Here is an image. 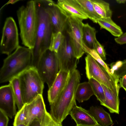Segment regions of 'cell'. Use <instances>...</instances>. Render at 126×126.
I'll return each mask as SVG.
<instances>
[{
  "label": "cell",
  "mask_w": 126,
  "mask_h": 126,
  "mask_svg": "<svg viewBox=\"0 0 126 126\" xmlns=\"http://www.w3.org/2000/svg\"><path fill=\"white\" fill-rule=\"evenodd\" d=\"M37 19V27L35 45L32 49V66L37 68L43 53L49 49L52 29L49 15L43 0H34Z\"/></svg>",
  "instance_id": "obj_1"
},
{
  "label": "cell",
  "mask_w": 126,
  "mask_h": 126,
  "mask_svg": "<svg viewBox=\"0 0 126 126\" xmlns=\"http://www.w3.org/2000/svg\"><path fill=\"white\" fill-rule=\"evenodd\" d=\"M81 76L76 69L70 73L68 83L61 93L50 105V114L57 122L62 123L76 105L75 94Z\"/></svg>",
  "instance_id": "obj_2"
},
{
  "label": "cell",
  "mask_w": 126,
  "mask_h": 126,
  "mask_svg": "<svg viewBox=\"0 0 126 126\" xmlns=\"http://www.w3.org/2000/svg\"><path fill=\"white\" fill-rule=\"evenodd\" d=\"M32 49L19 46L4 60L0 71V82L9 81L32 67Z\"/></svg>",
  "instance_id": "obj_3"
},
{
  "label": "cell",
  "mask_w": 126,
  "mask_h": 126,
  "mask_svg": "<svg viewBox=\"0 0 126 126\" xmlns=\"http://www.w3.org/2000/svg\"><path fill=\"white\" fill-rule=\"evenodd\" d=\"M17 15L22 44L32 49L35 45L37 27L34 0L29 1L25 6L20 7L17 11Z\"/></svg>",
  "instance_id": "obj_4"
},
{
  "label": "cell",
  "mask_w": 126,
  "mask_h": 126,
  "mask_svg": "<svg viewBox=\"0 0 126 126\" xmlns=\"http://www.w3.org/2000/svg\"><path fill=\"white\" fill-rule=\"evenodd\" d=\"M17 77L19 79L22 98L24 104L30 103L38 95H42L44 82L36 68L31 67Z\"/></svg>",
  "instance_id": "obj_5"
},
{
  "label": "cell",
  "mask_w": 126,
  "mask_h": 126,
  "mask_svg": "<svg viewBox=\"0 0 126 126\" xmlns=\"http://www.w3.org/2000/svg\"><path fill=\"white\" fill-rule=\"evenodd\" d=\"M87 77L96 80L111 90L120 87L119 78L115 74L110 73L90 55L88 54L85 58Z\"/></svg>",
  "instance_id": "obj_6"
},
{
  "label": "cell",
  "mask_w": 126,
  "mask_h": 126,
  "mask_svg": "<svg viewBox=\"0 0 126 126\" xmlns=\"http://www.w3.org/2000/svg\"><path fill=\"white\" fill-rule=\"evenodd\" d=\"M38 74L49 89L52 86L60 70L56 53L46 50L42 55L36 68Z\"/></svg>",
  "instance_id": "obj_7"
},
{
  "label": "cell",
  "mask_w": 126,
  "mask_h": 126,
  "mask_svg": "<svg viewBox=\"0 0 126 126\" xmlns=\"http://www.w3.org/2000/svg\"><path fill=\"white\" fill-rule=\"evenodd\" d=\"M83 20L74 17H68L66 31L75 55L79 60L85 52L83 48Z\"/></svg>",
  "instance_id": "obj_8"
},
{
  "label": "cell",
  "mask_w": 126,
  "mask_h": 126,
  "mask_svg": "<svg viewBox=\"0 0 126 126\" xmlns=\"http://www.w3.org/2000/svg\"><path fill=\"white\" fill-rule=\"evenodd\" d=\"M19 46L16 23L12 17H8L6 19L2 30L0 44L1 52L8 56Z\"/></svg>",
  "instance_id": "obj_9"
},
{
  "label": "cell",
  "mask_w": 126,
  "mask_h": 126,
  "mask_svg": "<svg viewBox=\"0 0 126 126\" xmlns=\"http://www.w3.org/2000/svg\"><path fill=\"white\" fill-rule=\"evenodd\" d=\"M60 70L70 73L76 69L78 59L76 56L67 34L56 53Z\"/></svg>",
  "instance_id": "obj_10"
},
{
  "label": "cell",
  "mask_w": 126,
  "mask_h": 126,
  "mask_svg": "<svg viewBox=\"0 0 126 126\" xmlns=\"http://www.w3.org/2000/svg\"><path fill=\"white\" fill-rule=\"evenodd\" d=\"M43 0L49 16L53 32H61L63 34L66 30L68 16L53 1Z\"/></svg>",
  "instance_id": "obj_11"
},
{
  "label": "cell",
  "mask_w": 126,
  "mask_h": 126,
  "mask_svg": "<svg viewBox=\"0 0 126 126\" xmlns=\"http://www.w3.org/2000/svg\"><path fill=\"white\" fill-rule=\"evenodd\" d=\"M16 102L11 85L2 86L0 88V110L12 118L16 114Z\"/></svg>",
  "instance_id": "obj_12"
},
{
  "label": "cell",
  "mask_w": 126,
  "mask_h": 126,
  "mask_svg": "<svg viewBox=\"0 0 126 126\" xmlns=\"http://www.w3.org/2000/svg\"><path fill=\"white\" fill-rule=\"evenodd\" d=\"M25 104L27 116L25 125L28 126L35 119H38L41 122L47 111L42 95H39L32 102Z\"/></svg>",
  "instance_id": "obj_13"
},
{
  "label": "cell",
  "mask_w": 126,
  "mask_h": 126,
  "mask_svg": "<svg viewBox=\"0 0 126 126\" xmlns=\"http://www.w3.org/2000/svg\"><path fill=\"white\" fill-rule=\"evenodd\" d=\"M70 72L60 70L52 86L48 91V99L50 105L61 93L66 86Z\"/></svg>",
  "instance_id": "obj_14"
},
{
  "label": "cell",
  "mask_w": 126,
  "mask_h": 126,
  "mask_svg": "<svg viewBox=\"0 0 126 126\" xmlns=\"http://www.w3.org/2000/svg\"><path fill=\"white\" fill-rule=\"evenodd\" d=\"M57 4L68 17H74L82 20L88 18L76 0H58Z\"/></svg>",
  "instance_id": "obj_15"
},
{
  "label": "cell",
  "mask_w": 126,
  "mask_h": 126,
  "mask_svg": "<svg viewBox=\"0 0 126 126\" xmlns=\"http://www.w3.org/2000/svg\"><path fill=\"white\" fill-rule=\"evenodd\" d=\"M69 114L77 125L95 126L98 123L88 110L81 107L74 106Z\"/></svg>",
  "instance_id": "obj_16"
},
{
  "label": "cell",
  "mask_w": 126,
  "mask_h": 126,
  "mask_svg": "<svg viewBox=\"0 0 126 126\" xmlns=\"http://www.w3.org/2000/svg\"><path fill=\"white\" fill-rule=\"evenodd\" d=\"M101 84L103 89L105 97V101L103 106L107 108L111 113L119 114L120 101L119 94L120 87L111 90L104 85Z\"/></svg>",
  "instance_id": "obj_17"
},
{
  "label": "cell",
  "mask_w": 126,
  "mask_h": 126,
  "mask_svg": "<svg viewBox=\"0 0 126 126\" xmlns=\"http://www.w3.org/2000/svg\"><path fill=\"white\" fill-rule=\"evenodd\" d=\"M89 111L98 123L102 126H109L113 122L110 114L100 106H92Z\"/></svg>",
  "instance_id": "obj_18"
},
{
  "label": "cell",
  "mask_w": 126,
  "mask_h": 126,
  "mask_svg": "<svg viewBox=\"0 0 126 126\" xmlns=\"http://www.w3.org/2000/svg\"><path fill=\"white\" fill-rule=\"evenodd\" d=\"M82 40L84 44L87 47L94 49L96 40V31L88 23L84 24L83 28Z\"/></svg>",
  "instance_id": "obj_19"
},
{
  "label": "cell",
  "mask_w": 126,
  "mask_h": 126,
  "mask_svg": "<svg viewBox=\"0 0 126 126\" xmlns=\"http://www.w3.org/2000/svg\"><path fill=\"white\" fill-rule=\"evenodd\" d=\"M94 95L92 87L89 81L79 83L76 91L75 98L79 103L88 100Z\"/></svg>",
  "instance_id": "obj_20"
},
{
  "label": "cell",
  "mask_w": 126,
  "mask_h": 126,
  "mask_svg": "<svg viewBox=\"0 0 126 126\" xmlns=\"http://www.w3.org/2000/svg\"><path fill=\"white\" fill-rule=\"evenodd\" d=\"M97 23L101 29H105L114 36L119 37L123 33L121 27L111 18H101L97 21Z\"/></svg>",
  "instance_id": "obj_21"
},
{
  "label": "cell",
  "mask_w": 126,
  "mask_h": 126,
  "mask_svg": "<svg viewBox=\"0 0 126 126\" xmlns=\"http://www.w3.org/2000/svg\"><path fill=\"white\" fill-rule=\"evenodd\" d=\"M83 11L88 17L94 23H97L101 18L95 10L91 0H76Z\"/></svg>",
  "instance_id": "obj_22"
},
{
  "label": "cell",
  "mask_w": 126,
  "mask_h": 126,
  "mask_svg": "<svg viewBox=\"0 0 126 126\" xmlns=\"http://www.w3.org/2000/svg\"><path fill=\"white\" fill-rule=\"evenodd\" d=\"M91 1L96 12L101 18H111L112 12L109 3L101 0Z\"/></svg>",
  "instance_id": "obj_23"
},
{
  "label": "cell",
  "mask_w": 126,
  "mask_h": 126,
  "mask_svg": "<svg viewBox=\"0 0 126 126\" xmlns=\"http://www.w3.org/2000/svg\"><path fill=\"white\" fill-rule=\"evenodd\" d=\"M11 86L16 104L19 110L25 104L23 102L22 95L19 79L17 77H15L9 81Z\"/></svg>",
  "instance_id": "obj_24"
},
{
  "label": "cell",
  "mask_w": 126,
  "mask_h": 126,
  "mask_svg": "<svg viewBox=\"0 0 126 126\" xmlns=\"http://www.w3.org/2000/svg\"><path fill=\"white\" fill-rule=\"evenodd\" d=\"M88 81L97 100L99 101L101 105L103 106L105 101V97L104 91L101 84L92 78L89 79Z\"/></svg>",
  "instance_id": "obj_25"
},
{
  "label": "cell",
  "mask_w": 126,
  "mask_h": 126,
  "mask_svg": "<svg viewBox=\"0 0 126 126\" xmlns=\"http://www.w3.org/2000/svg\"><path fill=\"white\" fill-rule=\"evenodd\" d=\"M65 37V35L61 32H53L49 49L57 53Z\"/></svg>",
  "instance_id": "obj_26"
},
{
  "label": "cell",
  "mask_w": 126,
  "mask_h": 126,
  "mask_svg": "<svg viewBox=\"0 0 126 126\" xmlns=\"http://www.w3.org/2000/svg\"><path fill=\"white\" fill-rule=\"evenodd\" d=\"M83 48L85 52L90 55L95 60L101 65L110 73L111 74H112L110 68L107 64L106 63L100 56L96 51L94 49H92L89 48L86 46L84 44Z\"/></svg>",
  "instance_id": "obj_27"
},
{
  "label": "cell",
  "mask_w": 126,
  "mask_h": 126,
  "mask_svg": "<svg viewBox=\"0 0 126 126\" xmlns=\"http://www.w3.org/2000/svg\"><path fill=\"white\" fill-rule=\"evenodd\" d=\"M16 114L13 124V126H16L20 124H25L27 116L26 104H25Z\"/></svg>",
  "instance_id": "obj_28"
},
{
  "label": "cell",
  "mask_w": 126,
  "mask_h": 126,
  "mask_svg": "<svg viewBox=\"0 0 126 126\" xmlns=\"http://www.w3.org/2000/svg\"><path fill=\"white\" fill-rule=\"evenodd\" d=\"M42 126H63L52 117L50 113L47 111L41 122Z\"/></svg>",
  "instance_id": "obj_29"
},
{
  "label": "cell",
  "mask_w": 126,
  "mask_h": 126,
  "mask_svg": "<svg viewBox=\"0 0 126 126\" xmlns=\"http://www.w3.org/2000/svg\"><path fill=\"white\" fill-rule=\"evenodd\" d=\"M94 49L104 61L106 60V53L103 46L96 40Z\"/></svg>",
  "instance_id": "obj_30"
},
{
  "label": "cell",
  "mask_w": 126,
  "mask_h": 126,
  "mask_svg": "<svg viewBox=\"0 0 126 126\" xmlns=\"http://www.w3.org/2000/svg\"><path fill=\"white\" fill-rule=\"evenodd\" d=\"M122 64L120 68L115 71V74L119 78L126 74V59L122 61Z\"/></svg>",
  "instance_id": "obj_31"
},
{
  "label": "cell",
  "mask_w": 126,
  "mask_h": 126,
  "mask_svg": "<svg viewBox=\"0 0 126 126\" xmlns=\"http://www.w3.org/2000/svg\"><path fill=\"white\" fill-rule=\"evenodd\" d=\"M8 117L0 110V126H7L9 121Z\"/></svg>",
  "instance_id": "obj_32"
},
{
  "label": "cell",
  "mask_w": 126,
  "mask_h": 126,
  "mask_svg": "<svg viewBox=\"0 0 126 126\" xmlns=\"http://www.w3.org/2000/svg\"><path fill=\"white\" fill-rule=\"evenodd\" d=\"M122 64V62L121 61H118L111 64L110 70L111 73L113 74H115V71L121 67Z\"/></svg>",
  "instance_id": "obj_33"
},
{
  "label": "cell",
  "mask_w": 126,
  "mask_h": 126,
  "mask_svg": "<svg viewBox=\"0 0 126 126\" xmlns=\"http://www.w3.org/2000/svg\"><path fill=\"white\" fill-rule=\"evenodd\" d=\"M114 40L117 44L122 45L126 44V32L119 37L115 38Z\"/></svg>",
  "instance_id": "obj_34"
},
{
  "label": "cell",
  "mask_w": 126,
  "mask_h": 126,
  "mask_svg": "<svg viewBox=\"0 0 126 126\" xmlns=\"http://www.w3.org/2000/svg\"><path fill=\"white\" fill-rule=\"evenodd\" d=\"M119 82L120 88L122 87L126 90V74L119 78Z\"/></svg>",
  "instance_id": "obj_35"
},
{
  "label": "cell",
  "mask_w": 126,
  "mask_h": 126,
  "mask_svg": "<svg viewBox=\"0 0 126 126\" xmlns=\"http://www.w3.org/2000/svg\"><path fill=\"white\" fill-rule=\"evenodd\" d=\"M28 126H42L41 122L38 119L33 120Z\"/></svg>",
  "instance_id": "obj_36"
},
{
  "label": "cell",
  "mask_w": 126,
  "mask_h": 126,
  "mask_svg": "<svg viewBox=\"0 0 126 126\" xmlns=\"http://www.w3.org/2000/svg\"><path fill=\"white\" fill-rule=\"evenodd\" d=\"M20 0H10L8 1L7 2L5 3L4 5L0 8V10L1 9L3 8L6 5H8L10 4H14L18 1H19Z\"/></svg>",
  "instance_id": "obj_37"
},
{
  "label": "cell",
  "mask_w": 126,
  "mask_h": 126,
  "mask_svg": "<svg viewBox=\"0 0 126 126\" xmlns=\"http://www.w3.org/2000/svg\"><path fill=\"white\" fill-rule=\"evenodd\" d=\"M116 2L119 4L125 3L126 2V0H116Z\"/></svg>",
  "instance_id": "obj_38"
},
{
  "label": "cell",
  "mask_w": 126,
  "mask_h": 126,
  "mask_svg": "<svg viewBox=\"0 0 126 126\" xmlns=\"http://www.w3.org/2000/svg\"><path fill=\"white\" fill-rule=\"evenodd\" d=\"M16 126H27L25 124H22L17 125Z\"/></svg>",
  "instance_id": "obj_39"
},
{
  "label": "cell",
  "mask_w": 126,
  "mask_h": 126,
  "mask_svg": "<svg viewBox=\"0 0 126 126\" xmlns=\"http://www.w3.org/2000/svg\"><path fill=\"white\" fill-rule=\"evenodd\" d=\"M112 125L111 126H112V125ZM102 126L101 125H100V124H99L98 123L97 125H96V126Z\"/></svg>",
  "instance_id": "obj_40"
},
{
  "label": "cell",
  "mask_w": 126,
  "mask_h": 126,
  "mask_svg": "<svg viewBox=\"0 0 126 126\" xmlns=\"http://www.w3.org/2000/svg\"><path fill=\"white\" fill-rule=\"evenodd\" d=\"M76 126H85L78 125H76Z\"/></svg>",
  "instance_id": "obj_41"
},
{
  "label": "cell",
  "mask_w": 126,
  "mask_h": 126,
  "mask_svg": "<svg viewBox=\"0 0 126 126\" xmlns=\"http://www.w3.org/2000/svg\"><path fill=\"white\" fill-rule=\"evenodd\" d=\"M125 91L126 92V90H125Z\"/></svg>",
  "instance_id": "obj_42"
}]
</instances>
